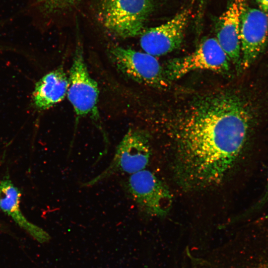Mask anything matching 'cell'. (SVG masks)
I'll return each mask as SVG.
<instances>
[{
  "label": "cell",
  "mask_w": 268,
  "mask_h": 268,
  "mask_svg": "<svg viewBox=\"0 0 268 268\" xmlns=\"http://www.w3.org/2000/svg\"><path fill=\"white\" fill-rule=\"evenodd\" d=\"M153 9L152 0H101L97 16L112 33L131 38L142 33Z\"/></svg>",
  "instance_id": "2"
},
{
  "label": "cell",
  "mask_w": 268,
  "mask_h": 268,
  "mask_svg": "<svg viewBox=\"0 0 268 268\" xmlns=\"http://www.w3.org/2000/svg\"><path fill=\"white\" fill-rule=\"evenodd\" d=\"M69 73L67 95L75 114L74 134L70 144L71 148L80 118L89 116L96 122L99 120L97 105L98 85L88 72L84 61L82 46L80 43L76 46Z\"/></svg>",
  "instance_id": "4"
},
{
  "label": "cell",
  "mask_w": 268,
  "mask_h": 268,
  "mask_svg": "<svg viewBox=\"0 0 268 268\" xmlns=\"http://www.w3.org/2000/svg\"><path fill=\"white\" fill-rule=\"evenodd\" d=\"M173 119L175 173L187 189L221 182L248 140L254 116L237 94L211 93L193 101Z\"/></svg>",
  "instance_id": "1"
},
{
  "label": "cell",
  "mask_w": 268,
  "mask_h": 268,
  "mask_svg": "<svg viewBox=\"0 0 268 268\" xmlns=\"http://www.w3.org/2000/svg\"><path fill=\"white\" fill-rule=\"evenodd\" d=\"M125 189L143 213L165 215L170 210L172 196L167 186L149 170L143 169L130 175Z\"/></svg>",
  "instance_id": "5"
},
{
  "label": "cell",
  "mask_w": 268,
  "mask_h": 268,
  "mask_svg": "<svg viewBox=\"0 0 268 268\" xmlns=\"http://www.w3.org/2000/svg\"><path fill=\"white\" fill-rule=\"evenodd\" d=\"M246 0H233L219 17L216 40L238 71L242 69L239 28Z\"/></svg>",
  "instance_id": "10"
},
{
  "label": "cell",
  "mask_w": 268,
  "mask_h": 268,
  "mask_svg": "<svg viewBox=\"0 0 268 268\" xmlns=\"http://www.w3.org/2000/svg\"><path fill=\"white\" fill-rule=\"evenodd\" d=\"M265 190L262 196L249 209V212H252L260 209L268 203V173Z\"/></svg>",
  "instance_id": "15"
},
{
  "label": "cell",
  "mask_w": 268,
  "mask_h": 268,
  "mask_svg": "<svg viewBox=\"0 0 268 268\" xmlns=\"http://www.w3.org/2000/svg\"><path fill=\"white\" fill-rule=\"evenodd\" d=\"M21 193L8 175L0 182V209L21 228L39 243L48 242L51 237L42 228L29 221L23 214L20 202Z\"/></svg>",
  "instance_id": "11"
},
{
  "label": "cell",
  "mask_w": 268,
  "mask_h": 268,
  "mask_svg": "<svg viewBox=\"0 0 268 268\" xmlns=\"http://www.w3.org/2000/svg\"><path fill=\"white\" fill-rule=\"evenodd\" d=\"M257 257L251 260L249 268H268V252L256 254Z\"/></svg>",
  "instance_id": "14"
},
{
  "label": "cell",
  "mask_w": 268,
  "mask_h": 268,
  "mask_svg": "<svg viewBox=\"0 0 268 268\" xmlns=\"http://www.w3.org/2000/svg\"><path fill=\"white\" fill-rule=\"evenodd\" d=\"M109 56L117 68L138 83L154 87L167 85V78L155 57L121 46H112Z\"/></svg>",
  "instance_id": "6"
},
{
  "label": "cell",
  "mask_w": 268,
  "mask_h": 268,
  "mask_svg": "<svg viewBox=\"0 0 268 268\" xmlns=\"http://www.w3.org/2000/svg\"><path fill=\"white\" fill-rule=\"evenodd\" d=\"M151 156L149 137L144 131L130 129L117 146L109 165L100 174L82 184L91 187L118 173L130 175L145 169Z\"/></svg>",
  "instance_id": "3"
},
{
  "label": "cell",
  "mask_w": 268,
  "mask_h": 268,
  "mask_svg": "<svg viewBox=\"0 0 268 268\" xmlns=\"http://www.w3.org/2000/svg\"><path fill=\"white\" fill-rule=\"evenodd\" d=\"M258 8L268 15V0H254Z\"/></svg>",
  "instance_id": "16"
},
{
  "label": "cell",
  "mask_w": 268,
  "mask_h": 268,
  "mask_svg": "<svg viewBox=\"0 0 268 268\" xmlns=\"http://www.w3.org/2000/svg\"><path fill=\"white\" fill-rule=\"evenodd\" d=\"M191 10L186 8L166 22L142 32L140 45L144 52L154 57L167 54L181 45Z\"/></svg>",
  "instance_id": "9"
},
{
  "label": "cell",
  "mask_w": 268,
  "mask_h": 268,
  "mask_svg": "<svg viewBox=\"0 0 268 268\" xmlns=\"http://www.w3.org/2000/svg\"><path fill=\"white\" fill-rule=\"evenodd\" d=\"M242 69L250 67L268 43V15L259 8L246 6L240 21Z\"/></svg>",
  "instance_id": "8"
},
{
  "label": "cell",
  "mask_w": 268,
  "mask_h": 268,
  "mask_svg": "<svg viewBox=\"0 0 268 268\" xmlns=\"http://www.w3.org/2000/svg\"><path fill=\"white\" fill-rule=\"evenodd\" d=\"M68 78L64 68L59 67L47 73L36 83L32 92V103L39 111L48 110L66 97Z\"/></svg>",
  "instance_id": "12"
},
{
  "label": "cell",
  "mask_w": 268,
  "mask_h": 268,
  "mask_svg": "<svg viewBox=\"0 0 268 268\" xmlns=\"http://www.w3.org/2000/svg\"><path fill=\"white\" fill-rule=\"evenodd\" d=\"M230 60L215 38L203 41L193 53L168 62L165 71L167 79H178L196 70H209L226 73L230 69Z\"/></svg>",
  "instance_id": "7"
},
{
  "label": "cell",
  "mask_w": 268,
  "mask_h": 268,
  "mask_svg": "<svg viewBox=\"0 0 268 268\" xmlns=\"http://www.w3.org/2000/svg\"><path fill=\"white\" fill-rule=\"evenodd\" d=\"M48 10L61 11L67 10L77 4L81 0H39Z\"/></svg>",
  "instance_id": "13"
}]
</instances>
